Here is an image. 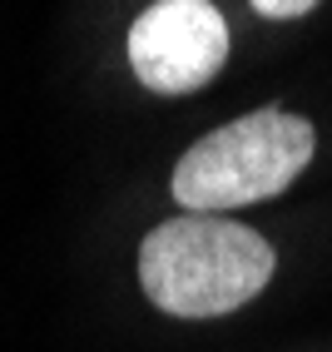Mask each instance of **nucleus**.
Masks as SVG:
<instances>
[{
  "label": "nucleus",
  "mask_w": 332,
  "mask_h": 352,
  "mask_svg": "<svg viewBox=\"0 0 332 352\" xmlns=\"http://www.w3.org/2000/svg\"><path fill=\"white\" fill-rule=\"evenodd\" d=\"M313 149H318V129L302 114L268 104L203 134L174 164L169 189H174V204H184L188 214L243 208V204L283 194L307 169Z\"/></svg>",
  "instance_id": "2"
},
{
  "label": "nucleus",
  "mask_w": 332,
  "mask_h": 352,
  "mask_svg": "<svg viewBox=\"0 0 332 352\" xmlns=\"http://www.w3.org/2000/svg\"><path fill=\"white\" fill-rule=\"evenodd\" d=\"M278 253L223 214H179L139 243V283L169 318H223L268 288Z\"/></svg>",
  "instance_id": "1"
},
{
  "label": "nucleus",
  "mask_w": 332,
  "mask_h": 352,
  "mask_svg": "<svg viewBox=\"0 0 332 352\" xmlns=\"http://www.w3.org/2000/svg\"><path fill=\"white\" fill-rule=\"evenodd\" d=\"M248 6H253L258 15H268V20H298V15L313 10L318 0H248Z\"/></svg>",
  "instance_id": "4"
},
{
  "label": "nucleus",
  "mask_w": 332,
  "mask_h": 352,
  "mask_svg": "<svg viewBox=\"0 0 332 352\" xmlns=\"http://www.w3.org/2000/svg\"><path fill=\"white\" fill-rule=\"evenodd\" d=\"M228 65V25L208 0H159L129 25V69L154 95H194Z\"/></svg>",
  "instance_id": "3"
}]
</instances>
